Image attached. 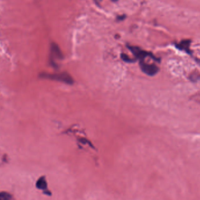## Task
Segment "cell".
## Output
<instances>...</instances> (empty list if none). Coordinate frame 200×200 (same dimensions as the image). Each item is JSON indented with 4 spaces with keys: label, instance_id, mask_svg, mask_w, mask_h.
<instances>
[{
    "label": "cell",
    "instance_id": "6da1fadb",
    "mask_svg": "<svg viewBox=\"0 0 200 200\" xmlns=\"http://www.w3.org/2000/svg\"><path fill=\"white\" fill-rule=\"evenodd\" d=\"M40 77L46 79H49L50 80L59 81L64 82L65 83L72 85L74 82V80L72 76L66 72H63L60 74H47V73H42L40 74Z\"/></svg>",
    "mask_w": 200,
    "mask_h": 200
},
{
    "label": "cell",
    "instance_id": "7a4b0ae2",
    "mask_svg": "<svg viewBox=\"0 0 200 200\" xmlns=\"http://www.w3.org/2000/svg\"><path fill=\"white\" fill-rule=\"evenodd\" d=\"M140 66L142 71L149 76L155 75L159 71V68L156 65L145 63L144 60L140 61Z\"/></svg>",
    "mask_w": 200,
    "mask_h": 200
},
{
    "label": "cell",
    "instance_id": "3957f363",
    "mask_svg": "<svg viewBox=\"0 0 200 200\" xmlns=\"http://www.w3.org/2000/svg\"><path fill=\"white\" fill-rule=\"evenodd\" d=\"M128 48L130 50L131 52L134 54L137 58H139L140 61H143L147 56H150L151 58L155 59L153 55H151L150 53L145 52L144 50H141L139 48L132 46H128Z\"/></svg>",
    "mask_w": 200,
    "mask_h": 200
},
{
    "label": "cell",
    "instance_id": "277c9868",
    "mask_svg": "<svg viewBox=\"0 0 200 200\" xmlns=\"http://www.w3.org/2000/svg\"><path fill=\"white\" fill-rule=\"evenodd\" d=\"M36 186L38 189L46 191V194H48V193H50V191L47 188V183L44 176L40 177V178L37 180Z\"/></svg>",
    "mask_w": 200,
    "mask_h": 200
},
{
    "label": "cell",
    "instance_id": "5b68a950",
    "mask_svg": "<svg viewBox=\"0 0 200 200\" xmlns=\"http://www.w3.org/2000/svg\"><path fill=\"white\" fill-rule=\"evenodd\" d=\"M50 51H51V53H52L54 55H55L57 58L60 60L63 58V55L60 51L59 46L54 42L51 44Z\"/></svg>",
    "mask_w": 200,
    "mask_h": 200
},
{
    "label": "cell",
    "instance_id": "8992f818",
    "mask_svg": "<svg viewBox=\"0 0 200 200\" xmlns=\"http://www.w3.org/2000/svg\"><path fill=\"white\" fill-rule=\"evenodd\" d=\"M11 195L6 192H2L0 195V200H11Z\"/></svg>",
    "mask_w": 200,
    "mask_h": 200
},
{
    "label": "cell",
    "instance_id": "52a82bcc",
    "mask_svg": "<svg viewBox=\"0 0 200 200\" xmlns=\"http://www.w3.org/2000/svg\"><path fill=\"white\" fill-rule=\"evenodd\" d=\"M121 58L124 61L127 62H132L135 60H132V59L130 58L127 55H126L125 54H122L121 55Z\"/></svg>",
    "mask_w": 200,
    "mask_h": 200
},
{
    "label": "cell",
    "instance_id": "ba28073f",
    "mask_svg": "<svg viewBox=\"0 0 200 200\" xmlns=\"http://www.w3.org/2000/svg\"><path fill=\"white\" fill-rule=\"evenodd\" d=\"M125 15H119L117 17V20L118 21H121L125 19Z\"/></svg>",
    "mask_w": 200,
    "mask_h": 200
}]
</instances>
